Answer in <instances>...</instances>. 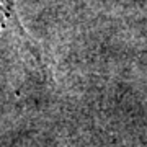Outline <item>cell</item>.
Instances as JSON below:
<instances>
[{
  "instance_id": "1",
  "label": "cell",
  "mask_w": 147,
  "mask_h": 147,
  "mask_svg": "<svg viewBox=\"0 0 147 147\" xmlns=\"http://www.w3.org/2000/svg\"><path fill=\"white\" fill-rule=\"evenodd\" d=\"M2 16H3V30H5V28L7 30L13 28V30H15L18 34H21L28 42H31L30 38L26 36V33L23 31L20 21H18V18H16V15H15V3H13V0H2Z\"/></svg>"
}]
</instances>
